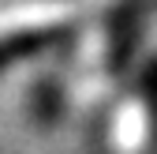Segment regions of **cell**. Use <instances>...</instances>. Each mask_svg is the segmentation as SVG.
I'll use <instances>...</instances> for the list:
<instances>
[{
	"mask_svg": "<svg viewBox=\"0 0 157 154\" xmlns=\"http://www.w3.org/2000/svg\"><path fill=\"white\" fill-rule=\"evenodd\" d=\"M105 0H23L0 11V75L41 60L49 49H64Z\"/></svg>",
	"mask_w": 157,
	"mask_h": 154,
	"instance_id": "6da1fadb",
	"label": "cell"
},
{
	"mask_svg": "<svg viewBox=\"0 0 157 154\" xmlns=\"http://www.w3.org/2000/svg\"><path fill=\"white\" fill-rule=\"evenodd\" d=\"M101 143L109 154L157 150V53L142 56L135 71L101 105Z\"/></svg>",
	"mask_w": 157,
	"mask_h": 154,
	"instance_id": "7a4b0ae2",
	"label": "cell"
}]
</instances>
